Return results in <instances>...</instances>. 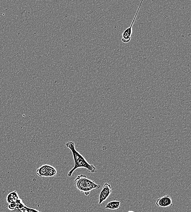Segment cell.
Masks as SVG:
<instances>
[{
	"label": "cell",
	"mask_w": 191,
	"mask_h": 212,
	"mask_svg": "<svg viewBox=\"0 0 191 212\" xmlns=\"http://www.w3.org/2000/svg\"><path fill=\"white\" fill-rule=\"evenodd\" d=\"M16 202L17 205L16 209L22 212H26V209H25L26 206L22 202V200L21 199L19 198Z\"/></svg>",
	"instance_id": "obj_9"
},
{
	"label": "cell",
	"mask_w": 191,
	"mask_h": 212,
	"mask_svg": "<svg viewBox=\"0 0 191 212\" xmlns=\"http://www.w3.org/2000/svg\"><path fill=\"white\" fill-rule=\"evenodd\" d=\"M156 206L159 207H169L173 205V201L170 196H164L158 199L156 201Z\"/></svg>",
	"instance_id": "obj_6"
},
{
	"label": "cell",
	"mask_w": 191,
	"mask_h": 212,
	"mask_svg": "<svg viewBox=\"0 0 191 212\" xmlns=\"http://www.w3.org/2000/svg\"><path fill=\"white\" fill-rule=\"evenodd\" d=\"M16 203L15 202L14 203H9L8 204V208L10 211H13L16 209Z\"/></svg>",
	"instance_id": "obj_10"
},
{
	"label": "cell",
	"mask_w": 191,
	"mask_h": 212,
	"mask_svg": "<svg viewBox=\"0 0 191 212\" xmlns=\"http://www.w3.org/2000/svg\"><path fill=\"white\" fill-rule=\"evenodd\" d=\"M112 192L111 186L109 183H106L103 186L102 190L101 191L99 198V203L101 204L105 201L110 196Z\"/></svg>",
	"instance_id": "obj_5"
},
{
	"label": "cell",
	"mask_w": 191,
	"mask_h": 212,
	"mask_svg": "<svg viewBox=\"0 0 191 212\" xmlns=\"http://www.w3.org/2000/svg\"><path fill=\"white\" fill-rule=\"evenodd\" d=\"M127 212H134L132 211H128Z\"/></svg>",
	"instance_id": "obj_12"
},
{
	"label": "cell",
	"mask_w": 191,
	"mask_h": 212,
	"mask_svg": "<svg viewBox=\"0 0 191 212\" xmlns=\"http://www.w3.org/2000/svg\"><path fill=\"white\" fill-rule=\"evenodd\" d=\"M68 148L70 150L73 155L74 166L68 173V177H71L75 170L79 168H85L88 173H95L97 172L96 168L94 165L88 163L85 158L80 153L77 151L75 147V143L73 141H69L66 144Z\"/></svg>",
	"instance_id": "obj_1"
},
{
	"label": "cell",
	"mask_w": 191,
	"mask_h": 212,
	"mask_svg": "<svg viewBox=\"0 0 191 212\" xmlns=\"http://www.w3.org/2000/svg\"><path fill=\"white\" fill-rule=\"evenodd\" d=\"M25 209H26V212H41L36 209H32V208H29L26 206H25Z\"/></svg>",
	"instance_id": "obj_11"
},
{
	"label": "cell",
	"mask_w": 191,
	"mask_h": 212,
	"mask_svg": "<svg viewBox=\"0 0 191 212\" xmlns=\"http://www.w3.org/2000/svg\"><path fill=\"white\" fill-rule=\"evenodd\" d=\"M143 2V0L141 1L140 6H139L138 9H137L136 15L134 16L133 20H132L130 26L128 27L127 29H126L123 32V34H122V38L121 39V40L124 43H128V42H129L130 41L131 39L132 34V26H133L134 21H135V20H136V16L138 15V12H139V10H140V7H141Z\"/></svg>",
	"instance_id": "obj_4"
},
{
	"label": "cell",
	"mask_w": 191,
	"mask_h": 212,
	"mask_svg": "<svg viewBox=\"0 0 191 212\" xmlns=\"http://www.w3.org/2000/svg\"><path fill=\"white\" fill-rule=\"evenodd\" d=\"M74 184L82 193L88 196L92 190L99 189L100 186L96 184L93 181L89 180L84 175H79L74 180Z\"/></svg>",
	"instance_id": "obj_2"
},
{
	"label": "cell",
	"mask_w": 191,
	"mask_h": 212,
	"mask_svg": "<svg viewBox=\"0 0 191 212\" xmlns=\"http://www.w3.org/2000/svg\"><path fill=\"white\" fill-rule=\"evenodd\" d=\"M36 173L40 177H55L57 174V170L52 166L44 164L38 168Z\"/></svg>",
	"instance_id": "obj_3"
},
{
	"label": "cell",
	"mask_w": 191,
	"mask_h": 212,
	"mask_svg": "<svg viewBox=\"0 0 191 212\" xmlns=\"http://www.w3.org/2000/svg\"><path fill=\"white\" fill-rule=\"evenodd\" d=\"M121 202L118 201H113L107 203L105 206L106 209L111 210H119L121 209Z\"/></svg>",
	"instance_id": "obj_8"
},
{
	"label": "cell",
	"mask_w": 191,
	"mask_h": 212,
	"mask_svg": "<svg viewBox=\"0 0 191 212\" xmlns=\"http://www.w3.org/2000/svg\"><path fill=\"white\" fill-rule=\"evenodd\" d=\"M19 198L18 194L16 191H12L9 193L6 197L7 202L9 203H14Z\"/></svg>",
	"instance_id": "obj_7"
}]
</instances>
